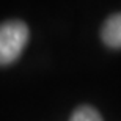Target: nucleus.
Listing matches in <instances>:
<instances>
[{
	"instance_id": "obj_2",
	"label": "nucleus",
	"mask_w": 121,
	"mask_h": 121,
	"mask_svg": "<svg viewBox=\"0 0 121 121\" xmlns=\"http://www.w3.org/2000/svg\"><path fill=\"white\" fill-rule=\"evenodd\" d=\"M101 38L105 46L112 49H121V13L112 14L104 22Z\"/></svg>"
},
{
	"instance_id": "obj_3",
	"label": "nucleus",
	"mask_w": 121,
	"mask_h": 121,
	"mask_svg": "<svg viewBox=\"0 0 121 121\" xmlns=\"http://www.w3.org/2000/svg\"><path fill=\"white\" fill-rule=\"evenodd\" d=\"M69 121H102V118L96 108L90 107V105H82L74 110Z\"/></svg>"
},
{
	"instance_id": "obj_1",
	"label": "nucleus",
	"mask_w": 121,
	"mask_h": 121,
	"mask_svg": "<svg viewBox=\"0 0 121 121\" xmlns=\"http://www.w3.org/2000/svg\"><path fill=\"white\" fill-rule=\"evenodd\" d=\"M27 24L22 21H6L0 24V65L16 61L28 43Z\"/></svg>"
}]
</instances>
